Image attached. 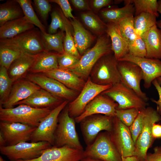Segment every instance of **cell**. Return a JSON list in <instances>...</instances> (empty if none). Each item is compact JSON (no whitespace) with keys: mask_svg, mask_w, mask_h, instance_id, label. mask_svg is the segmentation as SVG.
I'll return each instance as SVG.
<instances>
[{"mask_svg":"<svg viewBox=\"0 0 161 161\" xmlns=\"http://www.w3.org/2000/svg\"><path fill=\"white\" fill-rule=\"evenodd\" d=\"M112 52L111 40L106 33L99 37L95 45L84 53L76 65L68 70L86 81L97 61Z\"/></svg>","mask_w":161,"mask_h":161,"instance_id":"obj_1","label":"cell"},{"mask_svg":"<svg viewBox=\"0 0 161 161\" xmlns=\"http://www.w3.org/2000/svg\"><path fill=\"white\" fill-rule=\"evenodd\" d=\"M52 110L35 108L24 104L10 109H4L0 106V120L1 121L18 123L37 127Z\"/></svg>","mask_w":161,"mask_h":161,"instance_id":"obj_2","label":"cell"},{"mask_svg":"<svg viewBox=\"0 0 161 161\" xmlns=\"http://www.w3.org/2000/svg\"><path fill=\"white\" fill-rule=\"evenodd\" d=\"M75 122V119L69 114L67 105L59 116L53 146L61 147L67 146L83 150L76 130Z\"/></svg>","mask_w":161,"mask_h":161,"instance_id":"obj_3","label":"cell"},{"mask_svg":"<svg viewBox=\"0 0 161 161\" xmlns=\"http://www.w3.org/2000/svg\"><path fill=\"white\" fill-rule=\"evenodd\" d=\"M118 62L113 52L103 56L91 70L89 76L91 81L102 85H112L120 82Z\"/></svg>","mask_w":161,"mask_h":161,"instance_id":"obj_4","label":"cell"},{"mask_svg":"<svg viewBox=\"0 0 161 161\" xmlns=\"http://www.w3.org/2000/svg\"><path fill=\"white\" fill-rule=\"evenodd\" d=\"M161 120V116L151 107L145 109L142 131L135 143V155L138 161H146L147 151L156 139L153 137L152 128L154 124Z\"/></svg>","mask_w":161,"mask_h":161,"instance_id":"obj_5","label":"cell"},{"mask_svg":"<svg viewBox=\"0 0 161 161\" xmlns=\"http://www.w3.org/2000/svg\"><path fill=\"white\" fill-rule=\"evenodd\" d=\"M101 94L109 97L118 104L117 109H144L148 105L133 89L121 81L112 85Z\"/></svg>","mask_w":161,"mask_h":161,"instance_id":"obj_6","label":"cell"},{"mask_svg":"<svg viewBox=\"0 0 161 161\" xmlns=\"http://www.w3.org/2000/svg\"><path fill=\"white\" fill-rule=\"evenodd\" d=\"M84 157L103 161H122L121 156L112 142L109 133L100 132L94 142L84 150Z\"/></svg>","mask_w":161,"mask_h":161,"instance_id":"obj_7","label":"cell"},{"mask_svg":"<svg viewBox=\"0 0 161 161\" xmlns=\"http://www.w3.org/2000/svg\"><path fill=\"white\" fill-rule=\"evenodd\" d=\"M52 146L44 141L22 142L13 145L0 147V152L10 161L29 160L39 157L45 150Z\"/></svg>","mask_w":161,"mask_h":161,"instance_id":"obj_8","label":"cell"},{"mask_svg":"<svg viewBox=\"0 0 161 161\" xmlns=\"http://www.w3.org/2000/svg\"><path fill=\"white\" fill-rule=\"evenodd\" d=\"M0 44L16 47L23 52L37 55L46 52L41 38V32L34 27L12 38L0 39Z\"/></svg>","mask_w":161,"mask_h":161,"instance_id":"obj_9","label":"cell"},{"mask_svg":"<svg viewBox=\"0 0 161 161\" xmlns=\"http://www.w3.org/2000/svg\"><path fill=\"white\" fill-rule=\"evenodd\" d=\"M68 103V101L64 100L52 109L42 120L32 133L30 140L31 142L44 141L49 143L52 146L53 145L59 116Z\"/></svg>","mask_w":161,"mask_h":161,"instance_id":"obj_10","label":"cell"},{"mask_svg":"<svg viewBox=\"0 0 161 161\" xmlns=\"http://www.w3.org/2000/svg\"><path fill=\"white\" fill-rule=\"evenodd\" d=\"M112 85H102L96 84L89 77L77 97L67 105L70 117L75 118L81 114L87 104L97 96L111 87Z\"/></svg>","mask_w":161,"mask_h":161,"instance_id":"obj_11","label":"cell"},{"mask_svg":"<svg viewBox=\"0 0 161 161\" xmlns=\"http://www.w3.org/2000/svg\"><path fill=\"white\" fill-rule=\"evenodd\" d=\"M113 117L97 114L89 116L80 123V130L87 146L91 144L102 131L109 132L112 129Z\"/></svg>","mask_w":161,"mask_h":161,"instance_id":"obj_12","label":"cell"},{"mask_svg":"<svg viewBox=\"0 0 161 161\" xmlns=\"http://www.w3.org/2000/svg\"><path fill=\"white\" fill-rule=\"evenodd\" d=\"M109 133L112 142L121 157L135 156V144L129 128L115 116L113 118L112 130Z\"/></svg>","mask_w":161,"mask_h":161,"instance_id":"obj_13","label":"cell"},{"mask_svg":"<svg viewBox=\"0 0 161 161\" xmlns=\"http://www.w3.org/2000/svg\"><path fill=\"white\" fill-rule=\"evenodd\" d=\"M25 78L52 95L69 102L73 100L79 93L42 73H29Z\"/></svg>","mask_w":161,"mask_h":161,"instance_id":"obj_14","label":"cell"},{"mask_svg":"<svg viewBox=\"0 0 161 161\" xmlns=\"http://www.w3.org/2000/svg\"><path fill=\"white\" fill-rule=\"evenodd\" d=\"M121 81L134 90L142 98L147 102L149 99L145 93L142 91L140 82L143 80V74L140 67L137 64L129 61H118Z\"/></svg>","mask_w":161,"mask_h":161,"instance_id":"obj_15","label":"cell"},{"mask_svg":"<svg viewBox=\"0 0 161 161\" xmlns=\"http://www.w3.org/2000/svg\"><path fill=\"white\" fill-rule=\"evenodd\" d=\"M36 127L18 123L0 121V133L6 141V146H12L30 140Z\"/></svg>","mask_w":161,"mask_h":161,"instance_id":"obj_16","label":"cell"},{"mask_svg":"<svg viewBox=\"0 0 161 161\" xmlns=\"http://www.w3.org/2000/svg\"><path fill=\"white\" fill-rule=\"evenodd\" d=\"M118 106V104L111 98L100 94L89 103L82 113L75 120L76 122L80 123L87 117L97 114L114 117Z\"/></svg>","mask_w":161,"mask_h":161,"instance_id":"obj_17","label":"cell"},{"mask_svg":"<svg viewBox=\"0 0 161 161\" xmlns=\"http://www.w3.org/2000/svg\"><path fill=\"white\" fill-rule=\"evenodd\" d=\"M127 61L134 63L141 69L143 74L144 86L149 89L154 80L161 77V60L160 59L138 57L129 54L118 61Z\"/></svg>","mask_w":161,"mask_h":161,"instance_id":"obj_18","label":"cell"},{"mask_svg":"<svg viewBox=\"0 0 161 161\" xmlns=\"http://www.w3.org/2000/svg\"><path fill=\"white\" fill-rule=\"evenodd\" d=\"M83 150L65 146H54L45 150L38 157L29 160L14 161H79L84 157Z\"/></svg>","mask_w":161,"mask_h":161,"instance_id":"obj_19","label":"cell"},{"mask_svg":"<svg viewBox=\"0 0 161 161\" xmlns=\"http://www.w3.org/2000/svg\"><path fill=\"white\" fill-rule=\"evenodd\" d=\"M40 89L37 84L26 78L19 80L13 83L8 98L0 106L4 109L12 108Z\"/></svg>","mask_w":161,"mask_h":161,"instance_id":"obj_20","label":"cell"},{"mask_svg":"<svg viewBox=\"0 0 161 161\" xmlns=\"http://www.w3.org/2000/svg\"><path fill=\"white\" fill-rule=\"evenodd\" d=\"M64 100L41 88L27 99L18 103L16 105L24 104L36 108L52 109Z\"/></svg>","mask_w":161,"mask_h":161,"instance_id":"obj_21","label":"cell"},{"mask_svg":"<svg viewBox=\"0 0 161 161\" xmlns=\"http://www.w3.org/2000/svg\"><path fill=\"white\" fill-rule=\"evenodd\" d=\"M106 24V33L111 40L112 50L118 61L129 53L128 44L123 36L117 23L111 22Z\"/></svg>","mask_w":161,"mask_h":161,"instance_id":"obj_22","label":"cell"},{"mask_svg":"<svg viewBox=\"0 0 161 161\" xmlns=\"http://www.w3.org/2000/svg\"><path fill=\"white\" fill-rule=\"evenodd\" d=\"M42 73L79 93L83 88L86 81L68 69L58 68Z\"/></svg>","mask_w":161,"mask_h":161,"instance_id":"obj_23","label":"cell"},{"mask_svg":"<svg viewBox=\"0 0 161 161\" xmlns=\"http://www.w3.org/2000/svg\"><path fill=\"white\" fill-rule=\"evenodd\" d=\"M38 55H32L23 52L13 62L7 71L13 83L25 77Z\"/></svg>","mask_w":161,"mask_h":161,"instance_id":"obj_24","label":"cell"},{"mask_svg":"<svg viewBox=\"0 0 161 161\" xmlns=\"http://www.w3.org/2000/svg\"><path fill=\"white\" fill-rule=\"evenodd\" d=\"M70 20L73 28L75 45L82 56L89 49L95 37L85 29L77 18Z\"/></svg>","mask_w":161,"mask_h":161,"instance_id":"obj_25","label":"cell"},{"mask_svg":"<svg viewBox=\"0 0 161 161\" xmlns=\"http://www.w3.org/2000/svg\"><path fill=\"white\" fill-rule=\"evenodd\" d=\"M146 47V58L161 59V30L155 25L141 37Z\"/></svg>","mask_w":161,"mask_h":161,"instance_id":"obj_26","label":"cell"},{"mask_svg":"<svg viewBox=\"0 0 161 161\" xmlns=\"http://www.w3.org/2000/svg\"><path fill=\"white\" fill-rule=\"evenodd\" d=\"M34 27L24 16L8 21L0 27V39L12 38Z\"/></svg>","mask_w":161,"mask_h":161,"instance_id":"obj_27","label":"cell"},{"mask_svg":"<svg viewBox=\"0 0 161 161\" xmlns=\"http://www.w3.org/2000/svg\"><path fill=\"white\" fill-rule=\"evenodd\" d=\"M125 6L120 8H110L103 9L100 14L107 23H118L127 17L134 16L135 9L132 0H125Z\"/></svg>","mask_w":161,"mask_h":161,"instance_id":"obj_28","label":"cell"},{"mask_svg":"<svg viewBox=\"0 0 161 161\" xmlns=\"http://www.w3.org/2000/svg\"><path fill=\"white\" fill-rule=\"evenodd\" d=\"M58 53L56 52H44L38 54L29 72L42 73L58 68Z\"/></svg>","mask_w":161,"mask_h":161,"instance_id":"obj_29","label":"cell"},{"mask_svg":"<svg viewBox=\"0 0 161 161\" xmlns=\"http://www.w3.org/2000/svg\"><path fill=\"white\" fill-rule=\"evenodd\" d=\"M24 16L22 8L17 0H8L0 4V27L8 21Z\"/></svg>","mask_w":161,"mask_h":161,"instance_id":"obj_30","label":"cell"},{"mask_svg":"<svg viewBox=\"0 0 161 161\" xmlns=\"http://www.w3.org/2000/svg\"><path fill=\"white\" fill-rule=\"evenodd\" d=\"M65 35L64 31L61 30L54 34L41 32L42 43L45 51H54L59 54L64 53V41Z\"/></svg>","mask_w":161,"mask_h":161,"instance_id":"obj_31","label":"cell"},{"mask_svg":"<svg viewBox=\"0 0 161 161\" xmlns=\"http://www.w3.org/2000/svg\"><path fill=\"white\" fill-rule=\"evenodd\" d=\"M81 20L87 28L99 37L106 33L107 24L92 11L80 14Z\"/></svg>","mask_w":161,"mask_h":161,"instance_id":"obj_32","label":"cell"},{"mask_svg":"<svg viewBox=\"0 0 161 161\" xmlns=\"http://www.w3.org/2000/svg\"><path fill=\"white\" fill-rule=\"evenodd\" d=\"M157 18L155 15L146 13L134 16V24L136 33L141 37L151 28L157 24Z\"/></svg>","mask_w":161,"mask_h":161,"instance_id":"obj_33","label":"cell"},{"mask_svg":"<svg viewBox=\"0 0 161 161\" xmlns=\"http://www.w3.org/2000/svg\"><path fill=\"white\" fill-rule=\"evenodd\" d=\"M64 18L65 32L64 41L65 53L80 59L81 56L75 46L73 39L72 27L70 21L64 16Z\"/></svg>","mask_w":161,"mask_h":161,"instance_id":"obj_34","label":"cell"},{"mask_svg":"<svg viewBox=\"0 0 161 161\" xmlns=\"http://www.w3.org/2000/svg\"><path fill=\"white\" fill-rule=\"evenodd\" d=\"M12 46L0 44V65L8 70L13 62L23 52Z\"/></svg>","mask_w":161,"mask_h":161,"instance_id":"obj_35","label":"cell"},{"mask_svg":"<svg viewBox=\"0 0 161 161\" xmlns=\"http://www.w3.org/2000/svg\"><path fill=\"white\" fill-rule=\"evenodd\" d=\"M21 5L24 16L29 22L36 26L41 32H46L45 25L40 21L35 13L30 0H17Z\"/></svg>","mask_w":161,"mask_h":161,"instance_id":"obj_36","label":"cell"},{"mask_svg":"<svg viewBox=\"0 0 161 161\" xmlns=\"http://www.w3.org/2000/svg\"><path fill=\"white\" fill-rule=\"evenodd\" d=\"M134 9V16L143 13H148L155 16H159L158 12V4L157 0H133Z\"/></svg>","mask_w":161,"mask_h":161,"instance_id":"obj_37","label":"cell"},{"mask_svg":"<svg viewBox=\"0 0 161 161\" xmlns=\"http://www.w3.org/2000/svg\"><path fill=\"white\" fill-rule=\"evenodd\" d=\"M13 82L10 77L7 69L0 67V104L1 105L7 100L11 91Z\"/></svg>","mask_w":161,"mask_h":161,"instance_id":"obj_38","label":"cell"},{"mask_svg":"<svg viewBox=\"0 0 161 161\" xmlns=\"http://www.w3.org/2000/svg\"><path fill=\"white\" fill-rule=\"evenodd\" d=\"M134 16L125 18L118 22L121 32L128 44L134 40L138 35L135 33L134 27Z\"/></svg>","mask_w":161,"mask_h":161,"instance_id":"obj_39","label":"cell"},{"mask_svg":"<svg viewBox=\"0 0 161 161\" xmlns=\"http://www.w3.org/2000/svg\"><path fill=\"white\" fill-rule=\"evenodd\" d=\"M140 110L137 108L117 109L116 116L124 124L129 127L139 114Z\"/></svg>","mask_w":161,"mask_h":161,"instance_id":"obj_40","label":"cell"},{"mask_svg":"<svg viewBox=\"0 0 161 161\" xmlns=\"http://www.w3.org/2000/svg\"><path fill=\"white\" fill-rule=\"evenodd\" d=\"M64 16L61 10L58 9L52 12L51 14V22L48 29V33H56L58 29L65 32Z\"/></svg>","mask_w":161,"mask_h":161,"instance_id":"obj_41","label":"cell"},{"mask_svg":"<svg viewBox=\"0 0 161 161\" xmlns=\"http://www.w3.org/2000/svg\"><path fill=\"white\" fill-rule=\"evenodd\" d=\"M128 45L129 54L136 57H146V46L141 37L138 36L134 40L129 43Z\"/></svg>","mask_w":161,"mask_h":161,"instance_id":"obj_42","label":"cell"},{"mask_svg":"<svg viewBox=\"0 0 161 161\" xmlns=\"http://www.w3.org/2000/svg\"><path fill=\"white\" fill-rule=\"evenodd\" d=\"M144 115L145 109L140 110L137 116L129 127L133 140L135 144L137 138L142 131L143 125Z\"/></svg>","mask_w":161,"mask_h":161,"instance_id":"obj_43","label":"cell"},{"mask_svg":"<svg viewBox=\"0 0 161 161\" xmlns=\"http://www.w3.org/2000/svg\"><path fill=\"white\" fill-rule=\"evenodd\" d=\"M80 59L76 57L66 54H58L57 61L59 68L69 69L78 63Z\"/></svg>","mask_w":161,"mask_h":161,"instance_id":"obj_44","label":"cell"},{"mask_svg":"<svg viewBox=\"0 0 161 161\" xmlns=\"http://www.w3.org/2000/svg\"><path fill=\"white\" fill-rule=\"evenodd\" d=\"M33 2L43 21L46 24L49 13L51 9L50 2L47 0H34Z\"/></svg>","mask_w":161,"mask_h":161,"instance_id":"obj_45","label":"cell"},{"mask_svg":"<svg viewBox=\"0 0 161 161\" xmlns=\"http://www.w3.org/2000/svg\"><path fill=\"white\" fill-rule=\"evenodd\" d=\"M50 2L55 3L60 7L64 16L67 18L74 19L75 17L72 14V9L68 0H50Z\"/></svg>","mask_w":161,"mask_h":161,"instance_id":"obj_46","label":"cell"},{"mask_svg":"<svg viewBox=\"0 0 161 161\" xmlns=\"http://www.w3.org/2000/svg\"><path fill=\"white\" fill-rule=\"evenodd\" d=\"M113 1L111 0H92L89 1V5L92 10L97 12L102 8L109 5Z\"/></svg>","mask_w":161,"mask_h":161,"instance_id":"obj_47","label":"cell"},{"mask_svg":"<svg viewBox=\"0 0 161 161\" xmlns=\"http://www.w3.org/2000/svg\"><path fill=\"white\" fill-rule=\"evenodd\" d=\"M152 84L154 86L156 89L159 95V99L156 100L151 98V101L156 104V110L158 113L161 116V86L158 83L157 79L153 81Z\"/></svg>","mask_w":161,"mask_h":161,"instance_id":"obj_48","label":"cell"},{"mask_svg":"<svg viewBox=\"0 0 161 161\" xmlns=\"http://www.w3.org/2000/svg\"><path fill=\"white\" fill-rule=\"evenodd\" d=\"M69 1L73 6L78 10L92 11L88 1L85 0H71Z\"/></svg>","mask_w":161,"mask_h":161,"instance_id":"obj_49","label":"cell"},{"mask_svg":"<svg viewBox=\"0 0 161 161\" xmlns=\"http://www.w3.org/2000/svg\"><path fill=\"white\" fill-rule=\"evenodd\" d=\"M146 161H161V146L155 147L153 153H147Z\"/></svg>","mask_w":161,"mask_h":161,"instance_id":"obj_50","label":"cell"},{"mask_svg":"<svg viewBox=\"0 0 161 161\" xmlns=\"http://www.w3.org/2000/svg\"><path fill=\"white\" fill-rule=\"evenodd\" d=\"M152 133L153 137L156 140L161 139V124H154L152 128Z\"/></svg>","mask_w":161,"mask_h":161,"instance_id":"obj_51","label":"cell"},{"mask_svg":"<svg viewBox=\"0 0 161 161\" xmlns=\"http://www.w3.org/2000/svg\"><path fill=\"white\" fill-rule=\"evenodd\" d=\"M122 161H138L135 156L124 157H121Z\"/></svg>","mask_w":161,"mask_h":161,"instance_id":"obj_52","label":"cell"},{"mask_svg":"<svg viewBox=\"0 0 161 161\" xmlns=\"http://www.w3.org/2000/svg\"><path fill=\"white\" fill-rule=\"evenodd\" d=\"M79 161H103V160L89 157H84Z\"/></svg>","mask_w":161,"mask_h":161,"instance_id":"obj_53","label":"cell"},{"mask_svg":"<svg viewBox=\"0 0 161 161\" xmlns=\"http://www.w3.org/2000/svg\"><path fill=\"white\" fill-rule=\"evenodd\" d=\"M6 145V143L5 140L2 134L0 133V147Z\"/></svg>","mask_w":161,"mask_h":161,"instance_id":"obj_54","label":"cell"},{"mask_svg":"<svg viewBox=\"0 0 161 161\" xmlns=\"http://www.w3.org/2000/svg\"><path fill=\"white\" fill-rule=\"evenodd\" d=\"M158 12L161 16V0L158 1Z\"/></svg>","mask_w":161,"mask_h":161,"instance_id":"obj_55","label":"cell"},{"mask_svg":"<svg viewBox=\"0 0 161 161\" xmlns=\"http://www.w3.org/2000/svg\"><path fill=\"white\" fill-rule=\"evenodd\" d=\"M157 25L158 27L161 30V20L157 21Z\"/></svg>","mask_w":161,"mask_h":161,"instance_id":"obj_56","label":"cell"},{"mask_svg":"<svg viewBox=\"0 0 161 161\" xmlns=\"http://www.w3.org/2000/svg\"><path fill=\"white\" fill-rule=\"evenodd\" d=\"M157 80L159 84L161 85V77L157 78Z\"/></svg>","mask_w":161,"mask_h":161,"instance_id":"obj_57","label":"cell"},{"mask_svg":"<svg viewBox=\"0 0 161 161\" xmlns=\"http://www.w3.org/2000/svg\"><path fill=\"white\" fill-rule=\"evenodd\" d=\"M0 161H6L1 156H0Z\"/></svg>","mask_w":161,"mask_h":161,"instance_id":"obj_58","label":"cell"}]
</instances>
